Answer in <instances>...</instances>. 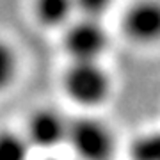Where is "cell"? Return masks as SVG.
<instances>
[{
  "instance_id": "obj_8",
  "label": "cell",
  "mask_w": 160,
  "mask_h": 160,
  "mask_svg": "<svg viewBox=\"0 0 160 160\" xmlns=\"http://www.w3.org/2000/svg\"><path fill=\"white\" fill-rule=\"evenodd\" d=\"M29 144L12 132H0V160H27Z\"/></svg>"
},
{
  "instance_id": "obj_9",
  "label": "cell",
  "mask_w": 160,
  "mask_h": 160,
  "mask_svg": "<svg viewBox=\"0 0 160 160\" xmlns=\"http://www.w3.org/2000/svg\"><path fill=\"white\" fill-rule=\"evenodd\" d=\"M133 160H160V132L146 133L132 144Z\"/></svg>"
},
{
  "instance_id": "obj_7",
  "label": "cell",
  "mask_w": 160,
  "mask_h": 160,
  "mask_svg": "<svg viewBox=\"0 0 160 160\" xmlns=\"http://www.w3.org/2000/svg\"><path fill=\"white\" fill-rule=\"evenodd\" d=\"M18 75V53L7 41L0 39V92L11 87Z\"/></svg>"
},
{
  "instance_id": "obj_2",
  "label": "cell",
  "mask_w": 160,
  "mask_h": 160,
  "mask_svg": "<svg viewBox=\"0 0 160 160\" xmlns=\"http://www.w3.org/2000/svg\"><path fill=\"white\" fill-rule=\"evenodd\" d=\"M66 142L80 160H110L114 153V135L110 128L89 116L69 121Z\"/></svg>"
},
{
  "instance_id": "obj_5",
  "label": "cell",
  "mask_w": 160,
  "mask_h": 160,
  "mask_svg": "<svg viewBox=\"0 0 160 160\" xmlns=\"http://www.w3.org/2000/svg\"><path fill=\"white\" fill-rule=\"evenodd\" d=\"M68 119L53 109L38 110L30 116L27 125V144L39 149H53L66 142Z\"/></svg>"
},
{
  "instance_id": "obj_11",
  "label": "cell",
  "mask_w": 160,
  "mask_h": 160,
  "mask_svg": "<svg viewBox=\"0 0 160 160\" xmlns=\"http://www.w3.org/2000/svg\"><path fill=\"white\" fill-rule=\"evenodd\" d=\"M52 160H59V158H52Z\"/></svg>"
},
{
  "instance_id": "obj_1",
  "label": "cell",
  "mask_w": 160,
  "mask_h": 160,
  "mask_svg": "<svg viewBox=\"0 0 160 160\" xmlns=\"http://www.w3.org/2000/svg\"><path fill=\"white\" fill-rule=\"evenodd\" d=\"M62 89L77 105L94 109L109 100L112 80L100 61H71L64 71Z\"/></svg>"
},
{
  "instance_id": "obj_3",
  "label": "cell",
  "mask_w": 160,
  "mask_h": 160,
  "mask_svg": "<svg viewBox=\"0 0 160 160\" xmlns=\"http://www.w3.org/2000/svg\"><path fill=\"white\" fill-rule=\"evenodd\" d=\"M62 46L71 61H100L109 48V34L100 18L82 16L66 25Z\"/></svg>"
},
{
  "instance_id": "obj_6",
  "label": "cell",
  "mask_w": 160,
  "mask_h": 160,
  "mask_svg": "<svg viewBox=\"0 0 160 160\" xmlns=\"http://www.w3.org/2000/svg\"><path fill=\"white\" fill-rule=\"evenodd\" d=\"M75 12V0H34V16L50 29L66 27Z\"/></svg>"
},
{
  "instance_id": "obj_10",
  "label": "cell",
  "mask_w": 160,
  "mask_h": 160,
  "mask_svg": "<svg viewBox=\"0 0 160 160\" xmlns=\"http://www.w3.org/2000/svg\"><path fill=\"white\" fill-rule=\"evenodd\" d=\"M114 4V0H75V9L82 16L100 18L109 11Z\"/></svg>"
},
{
  "instance_id": "obj_4",
  "label": "cell",
  "mask_w": 160,
  "mask_h": 160,
  "mask_svg": "<svg viewBox=\"0 0 160 160\" xmlns=\"http://www.w3.org/2000/svg\"><path fill=\"white\" fill-rule=\"evenodd\" d=\"M123 32L135 45L160 43V0H135L123 14Z\"/></svg>"
}]
</instances>
